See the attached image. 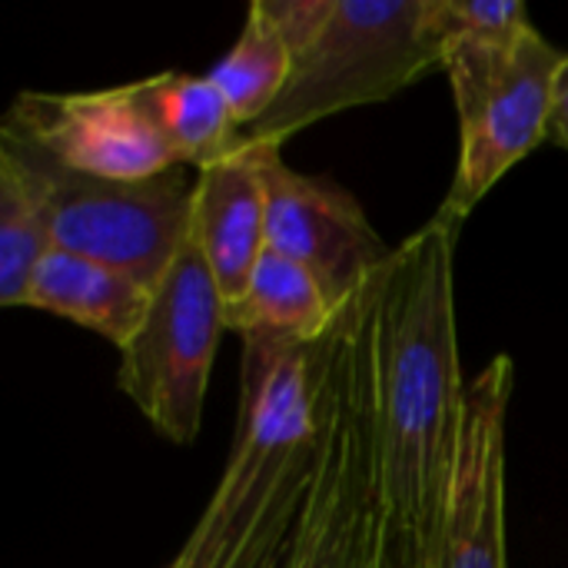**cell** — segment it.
<instances>
[{"label":"cell","mask_w":568,"mask_h":568,"mask_svg":"<svg viewBox=\"0 0 568 568\" xmlns=\"http://www.w3.org/2000/svg\"><path fill=\"white\" fill-rule=\"evenodd\" d=\"M456 236L433 216L393 250L369 296L386 539L409 568L439 566L466 419Z\"/></svg>","instance_id":"cell-1"},{"label":"cell","mask_w":568,"mask_h":568,"mask_svg":"<svg viewBox=\"0 0 568 568\" xmlns=\"http://www.w3.org/2000/svg\"><path fill=\"white\" fill-rule=\"evenodd\" d=\"M313 343L243 336L236 436L180 568H283L306 509L316 463Z\"/></svg>","instance_id":"cell-2"},{"label":"cell","mask_w":568,"mask_h":568,"mask_svg":"<svg viewBox=\"0 0 568 568\" xmlns=\"http://www.w3.org/2000/svg\"><path fill=\"white\" fill-rule=\"evenodd\" d=\"M373 286L313 343L320 463L283 568H379L386 542L373 346Z\"/></svg>","instance_id":"cell-3"},{"label":"cell","mask_w":568,"mask_h":568,"mask_svg":"<svg viewBox=\"0 0 568 568\" xmlns=\"http://www.w3.org/2000/svg\"><path fill=\"white\" fill-rule=\"evenodd\" d=\"M443 50L439 0H336L313 43L293 57L276 106L243 136L283 146L316 120L396 97L443 67Z\"/></svg>","instance_id":"cell-4"},{"label":"cell","mask_w":568,"mask_h":568,"mask_svg":"<svg viewBox=\"0 0 568 568\" xmlns=\"http://www.w3.org/2000/svg\"><path fill=\"white\" fill-rule=\"evenodd\" d=\"M226 333V300L190 230L153 290L140 333L120 349L116 383L150 426L176 446L200 436L210 369Z\"/></svg>","instance_id":"cell-5"},{"label":"cell","mask_w":568,"mask_h":568,"mask_svg":"<svg viewBox=\"0 0 568 568\" xmlns=\"http://www.w3.org/2000/svg\"><path fill=\"white\" fill-rule=\"evenodd\" d=\"M33 156L43 173L53 246L156 290L193 226L196 176L190 180V166L150 180H97L63 170L40 150Z\"/></svg>","instance_id":"cell-6"},{"label":"cell","mask_w":568,"mask_h":568,"mask_svg":"<svg viewBox=\"0 0 568 568\" xmlns=\"http://www.w3.org/2000/svg\"><path fill=\"white\" fill-rule=\"evenodd\" d=\"M280 150V143L263 150L266 246L306 266L343 313L376 283L396 246L379 236L349 190L286 166Z\"/></svg>","instance_id":"cell-7"},{"label":"cell","mask_w":568,"mask_h":568,"mask_svg":"<svg viewBox=\"0 0 568 568\" xmlns=\"http://www.w3.org/2000/svg\"><path fill=\"white\" fill-rule=\"evenodd\" d=\"M0 130L63 170L97 180H150L180 166L170 143L133 100L130 83L93 93L23 90Z\"/></svg>","instance_id":"cell-8"},{"label":"cell","mask_w":568,"mask_h":568,"mask_svg":"<svg viewBox=\"0 0 568 568\" xmlns=\"http://www.w3.org/2000/svg\"><path fill=\"white\" fill-rule=\"evenodd\" d=\"M562 57L536 27L519 40L506 70L466 106H459V163L436 216L463 226L486 193L526 160L552 120V93Z\"/></svg>","instance_id":"cell-9"},{"label":"cell","mask_w":568,"mask_h":568,"mask_svg":"<svg viewBox=\"0 0 568 568\" xmlns=\"http://www.w3.org/2000/svg\"><path fill=\"white\" fill-rule=\"evenodd\" d=\"M513 359L496 356L466 389L456 486L436 568H509L506 562V416Z\"/></svg>","instance_id":"cell-10"},{"label":"cell","mask_w":568,"mask_h":568,"mask_svg":"<svg viewBox=\"0 0 568 568\" xmlns=\"http://www.w3.org/2000/svg\"><path fill=\"white\" fill-rule=\"evenodd\" d=\"M266 143L246 140L220 163L196 170L193 236L213 270L226 303L240 300L260 256L266 253Z\"/></svg>","instance_id":"cell-11"},{"label":"cell","mask_w":568,"mask_h":568,"mask_svg":"<svg viewBox=\"0 0 568 568\" xmlns=\"http://www.w3.org/2000/svg\"><path fill=\"white\" fill-rule=\"evenodd\" d=\"M150 303L153 290L133 276L53 246L33 270L20 306L70 320L123 349L140 333Z\"/></svg>","instance_id":"cell-12"},{"label":"cell","mask_w":568,"mask_h":568,"mask_svg":"<svg viewBox=\"0 0 568 568\" xmlns=\"http://www.w3.org/2000/svg\"><path fill=\"white\" fill-rule=\"evenodd\" d=\"M133 100L176 153L180 166L206 170L240 150L243 126L236 123L220 87L200 73H156L130 83Z\"/></svg>","instance_id":"cell-13"},{"label":"cell","mask_w":568,"mask_h":568,"mask_svg":"<svg viewBox=\"0 0 568 568\" xmlns=\"http://www.w3.org/2000/svg\"><path fill=\"white\" fill-rule=\"evenodd\" d=\"M339 310L329 303L316 276L296 260L266 246L240 300L226 303V329L240 336L266 333L296 343H320Z\"/></svg>","instance_id":"cell-14"},{"label":"cell","mask_w":568,"mask_h":568,"mask_svg":"<svg viewBox=\"0 0 568 568\" xmlns=\"http://www.w3.org/2000/svg\"><path fill=\"white\" fill-rule=\"evenodd\" d=\"M53 250L47 190L33 150L0 133V303L20 306L40 260Z\"/></svg>","instance_id":"cell-15"},{"label":"cell","mask_w":568,"mask_h":568,"mask_svg":"<svg viewBox=\"0 0 568 568\" xmlns=\"http://www.w3.org/2000/svg\"><path fill=\"white\" fill-rule=\"evenodd\" d=\"M290 73H293V50L283 40L280 27L273 23V17L266 13L263 0H253L240 40L210 70V80L220 87L236 123L246 130L276 106V100L290 83Z\"/></svg>","instance_id":"cell-16"},{"label":"cell","mask_w":568,"mask_h":568,"mask_svg":"<svg viewBox=\"0 0 568 568\" xmlns=\"http://www.w3.org/2000/svg\"><path fill=\"white\" fill-rule=\"evenodd\" d=\"M263 7L273 17V23L280 27L283 40L293 50V57H296L323 30V23L329 20L336 0H263Z\"/></svg>","instance_id":"cell-17"},{"label":"cell","mask_w":568,"mask_h":568,"mask_svg":"<svg viewBox=\"0 0 568 568\" xmlns=\"http://www.w3.org/2000/svg\"><path fill=\"white\" fill-rule=\"evenodd\" d=\"M549 136L559 140L568 150V53L562 57L559 77H556V93H552V120H549Z\"/></svg>","instance_id":"cell-18"},{"label":"cell","mask_w":568,"mask_h":568,"mask_svg":"<svg viewBox=\"0 0 568 568\" xmlns=\"http://www.w3.org/2000/svg\"><path fill=\"white\" fill-rule=\"evenodd\" d=\"M379 568H409V562L399 556V549H396L389 539L383 542V559H379Z\"/></svg>","instance_id":"cell-19"},{"label":"cell","mask_w":568,"mask_h":568,"mask_svg":"<svg viewBox=\"0 0 568 568\" xmlns=\"http://www.w3.org/2000/svg\"><path fill=\"white\" fill-rule=\"evenodd\" d=\"M166 568H180V566H176V559H173V562H170V566H166Z\"/></svg>","instance_id":"cell-20"}]
</instances>
